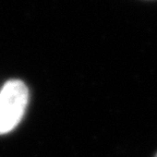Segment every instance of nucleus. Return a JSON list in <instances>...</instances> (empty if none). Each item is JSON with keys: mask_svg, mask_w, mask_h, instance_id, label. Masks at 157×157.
<instances>
[{"mask_svg": "<svg viewBox=\"0 0 157 157\" xmlns=\"http://www.w3.org/2000/svg\"><path fill=\"white\" fill-rule=\"evenodd\" d=\"M29 103V90L20 80H11L0 91V134L12 131L22 120Z\"/></svg>", "mask_w": 157, "mask_h": 157, "instance_id": "nucleus-1", "label": "nucleus"}, {"mask_svg": "<svg viewBox=\"0 0 157 157\" xmlns=\"http://www.w3.org/2000/svg\"><path fill=\"white\" fill-rule=\"evenodd\" d=\"M156 157H157V155H156Z\"/></svg>", "mask_w": 157, "mask_h": 157, "instance_id": "nucleus-2", "label": "nucleus"}]
</instances>
